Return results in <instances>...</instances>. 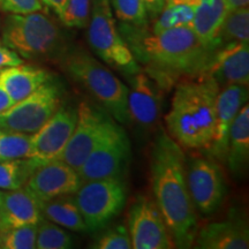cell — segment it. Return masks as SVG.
<instances>
[{
  "label": "cell",
  "mask_w": 249,
  "mask_h": 249,
  "mask_svg": "<svg viewBox=\"0 0 249 249\" xmlns=\"http://www.w3.org/2000/svg\"><path fill=\"white\" fill-rule=\"evenodd\" d=\"M186 180L194 208L202 214L219 209L227 192L219 165L201 156L186 157Z\"/></svg>",
  "instance_id": "cell-10"
},
{
  "label": "cell",
  "mask_w": 249,
  "mask_h": 249,
  "mask_svg": "<svg viewBox=\"0 0 249 249\" xmlns=\"http://www.w3.org/2000/svg\"><path fill=\"white\" fill-rule=\"evenodd\" d=\"M143 4L147 9L148 17L151 18H156L163 11L166 0H143Z\"/></svg>",
  "instance_id": "cell-35"
},
{
  "label": "cell",
  "mask_w": 249,
  "mask_h": 249,
  "mask_svg": "<svg viewBox=\"0 0 249 249\" xmlns=\"http://www.w3.org/2000/svg\"><path fill=\"white\" fill-rule=\"evenodd\" d=\"M40 1H42V4L48 6L50 9H52L60 18L64 13L68 0H40Z\"/></svg>",
  "instance_id": "cell-36"
},
{
  "label": "cell",
  "mask_w": 249,
  "mask_h": 249,
  "mask_svg": "<svg viewBox=\"0 0 249 249\" xmlns=\"http://www.w3.org/2000/svg\"><path fill=\"white\" fill-rule=\"evenodd\" d=\"M20 64H23V59L17 52H14L6 45L0 44V70Z\"/></svg>",
  "instance_id": "cell-34"
},
{
  "label": "cell",
  "mask_w": 249,
  "mask_h": 249,
  "mask_svg": "<svg viewBox=\"0 0 249 249\" xmlns=\"http://www.w3.org/2000/svg\"><path fill=\"white\" fill-rule=\"evenodd\" d=\"M205 73L219 87L229 85L248 86L249 46L248 42L229 43L211 52Z\"/></svg>",
  "instance_id": "cell-15"
},
{
  "label": "cell",
  "mask_w": 249,
  "mask_h": 249,
  "mask_svg": "<svg viewBox=\"0 0 249 249\" xmlns=\"http://www.w3.org/2000/svg\"><path fill=\"white\" fill-rule=\"evenodd\" d=\"M249 160V107L246 103L236 114L230 130L226 160L234 174L244 172Z\"/></svg>",
  "instance_id": "cell-21"
},
{
  "label": "cell",
  "mask_w": 249,
  "mask_h": 249,
  "mask_svg": "<svg viewBox=\"0 0 249 249\" xmlns=\"http://www.w3.org/2000/svg\"><path fill=\"white\" fill-rule=\"evenodd\" d=\"M201 0H166L163 11L155 18L152 31L176 27H191Z\"/></svg>",
  "instance_id": "cell-24"
},
{
  "label": "cell",
  "mask_w": 249,
  "mask_h": 249,
  "mask_svg": "<svg viewBox=\"0 0 249 249\" xmlns=\"http://www.w3.org/2000/svg\"><path fill=\"white\" fill-rule=\"evenodd\" d=\"M194 244L201 249H247L249 231L244 218L233 216L211 223L197 231Z\"/></svg>",
  "instance_id": "cell-18"
},
{
  "label": "cell",
  "mask_w": 249,
  "mask_h": 249,
  "mask_svg": "<svg viewBox=\"0 0 249 249\" xmlns=\"http://www.w3.org/2000/svg\"><path fill=\"white\" fill-rule=\"evenodd\" d=\"M130 156V143L124 130L117 128L90 154L77 170L85 181L107 178H124Z\"/></svg>",
  "instance_id": "cell-12"
},
{
  "label": "cell",
  "mask_w": 249,
  "mask_h": 249,
  "mask_svg": "<svg viewBox=\"0 0 249 249\" xmlns=\"http://www.w3.org/2000/svg\"><path fill=\"white\" fill-rule=\"evenodd\" d=\"M1 39L2 44L21 58L45 59L65 53V40L60 29L39 12L9 15Z\"/></svg>",
  "instance_id": "cell-5"
},
{
  "label": "cell",
  "mask_w": 249,
  "mask_h": 249,
  "mask_svg": "<svg viewBox=\"0 0 249 249\" xmlns=\"http://www.w3.org/2000/svg\"><path fill=\"white\" fill-rule=\"evenodd\" d=\"M73 246L70 233L43 217L37 224L36 248L38 249H67Z\"/></svg>",
  "instance_id": "cell-27"
},
{
  "label": "cell",
  "mask_w": 249,
  "mask_h": 249,
  "mask_svg": "<svg viewBox=\"0 0 249 249\" xmlns=\"http://www.w3.org/2000/svg\"><path fill=\"white\" fill-rule=\"evenodd\" d=\"M77 120L74 132L57 160L80 169L87 157L117 128L118 124L108 113L81 102L76 108Z\"/></svg>",
  "instance_id": "cell-8"
},
{
  "label": "cell",
  "mask_w": 249,
  "mask_h": 249,
  "mask_svg": "<svg viewBox=\"0 0 249 249\" xmlns=\"http://www.w3.org/2000/svg\"><path fill=\"white\" fill-rule=\"evenodd\" d=\"M50 80V74L44 68L31 65H15L0 70V87L17 103Z\"/></svg>",
  "instance_id": "cell-20"
},
{
  "label": "cell",
  "mask_w": 249,
  "mask_h": 249,
  "mask_svg": "<svg viewBox=\"0 0 249 249\" xmlns=\"http://www.w3.org/2000/svg\"><path fill=\"white\" fill-rule=\"evenodd\" d=\"M150 176L155 202L174 247H191L197 233V220L187 187L186 155L163 130L152 145Z\"/></svg>",
  "instance_id": "cell-2"
},
{
  "label": "cell",
  "mask_w": 249,
  "mask_h": 249,
  "mask_svg": "<svg viewBox=\"0 0 249 249\" xmlns=\"http://www.w3.org/2000/svg\"><path fill=\"white\" fill-rule=\"evenodd\" d=\"M61 60L71 79L85 87L114 120L124 124L130 123L128 86L82 49L65 52Z\"/></svg>",
  "instance_id": "cell-4"
},
{
  "label": "cell",
  "mask_w": 249,
  "mask_h": 249,
  "mask_svg": "<svg viewBox=\"0 0 249 249\" xmlns=\"http://www.w3.org/2000/svg\"><path fill=\"white\" fill-rule=\"evenodd\" d=\"M40 0H0V11L9 14H29L42 11Z\"/></svg>",
  "instance_id": "cell-33"
},
{
  "label": "cell",
  "mask_w": 249,
  "mask_h": 249,
  "mask_svg": "<svg viewBox=\"0 0 249 249\" xmlns=\"http://www.w3.org/2000/svg\"><path fill=\"white\" fill-rule=\"evenodd\" d=\"M227 12L235 11V9L248 7L249 0H225Z\"/></svg>",
  "instance_id": "cell-38"
},
{
  "label": "cell",
  "mask_w": 249,
  "mask_h": 249,
  "mask_svg": "<svg viewBox=\"0 0 249 249\" xmlns=\"http://www.w3.org/2000/svg\"><path fill=\"white\" fill-rule=\"evenodd\" d=\"M248 86L229 85L220 87L216 99V130L210 150L220 160H226L230 130L236 114L247 103Z\"/></svg>",
  "instance_id": "cell-16"
},
{
  "label": "cell",
  "mask_w": 249,
  "mask_h": 249,
  "mask_svg": "<svg viewBox=\"0 0 249 249\" xmlns=\"http://www.w3.org/2000/svg\"><path fill=\"white\" fill-rule=\"evenodd\" d=\"M13 104L14 102L12 101L11 97H9L8 93L0 87V114L4 113V112L6 110H8Z\"/></svg>",
  "instance_id": "cell-37"
},
{
  "label": "cell",
  "mask_w": 249,
  "mask_h": 249,
  "mask_svg": "<svg viewBox=\"0 0 249 249\" xmlns=\"http://www.w3.org/2000/svg\"><path fill=\"white\" fill-rule=\"evenodd\" d=\"M31 135L0 129V160L29 158Z\"/></svg>",
  "instance_id": "cell-28"
},
{
  "label": "cell",
  "mask_w": 249,
  "mask_h": 249,
  "mask_svg": "<svg viewBox=\"0 0 249 249\" xmlns=\"http://www.w3.org/2000/svg\"><path fill=\"white\" fill-rule=\"evenodd\" d=\"M74 198L90 232L107 229L119 216L127 202L124 178H107L85 181Z\"/></svg>",
  "instance_id": "cell-7"
},
{
  "label": "cell",
  "mask_w": 249,
  "mask_h": 249,
  "mask_svg": "<svg viewBox=\"0 0 249 249\" xmlns=\"http://www.w3.org/2000/svg\"><path fill=\"white\" fill-rule=\"evenodd\" d=\"M128 233L134 249H169L174 245L155 200L139 196L128 211Z\"/></svg>",
  "instance_id": "cell-11"
},
{
  "label": "cell",
  "mask_w": 249,
  "mask_h": 249,
  "mask_svg": "<svg viewBox=\"0 0 249 249\" xmlns=\"http://www.w3.org/2000/svg\"><path fill=\"white\" fill-rule=\"evenodd\" d=\"M42 216L59 226L73 232H87L79 207L73 195L59 196L48 201H38Z\"/></svg>",
  "instance_id": "cell-22"
},
{
  "label": "cell",
  "mask_w": 249,
  "mask_h": 249,
  "mask_svg": "<svg viewBox=\"0 0 249 249\" xmlns=\"http://www.w3.org/2000/svg\"><path fill=\"white\" fill-rule=\"evenodd\" d=\"M220 87L205 71L176 83L169 113L167 134L182 149H209L216 130V99Z\"/></svg>",
  "instance_id": "cell-3"
},
{
  "label": "cell",
  "mask_w": 249,
  "mask_h": 249,
  "mask_svg": "<svg viewBox=\"0 0 249 249\" xmlns=\"http://www.w3.org/2000/svg\"><path fill=\"white\" fill-rule=\"evenodd\" d=\"M37 224L23 225L0 232V248L34 249L36 248Z\"/></svg>",
  "instance_id": "cell-30"
},
{
  "label": "cell",
  "mask_w": 249,
  "mask_h": 249,
  "mask_svg": "<svg viewBox=\"0 0 249 249\" xmlns=\"http://www.w3.org/2000/svg\"><path fill=\"white\" fill-rule=\"evenodd\" d=\"M60 107V90L49 80L0 114V129L33 135Z\"/></svg>",
  "instance_id": "cell-9"
},
{
  "label": "cell",
  "mask_w": 249,
  "mask_h": 249,
  "mask_svg": "<svg viewBox=\"0 0 249 249\" xmlns=\"http://www.w3.org/2000/svg\"><path fill=\"white\" fill-rule=\"evenodd\" d=\"M88 42L92 51L114 70L132 75L140 65L118 30L110 0H91Z\"/></svg>",
  "instance_id": "cell-6"
},
{
  "label": "cell",
  "mask_w": 249,
  "mask_h": 249,
  "mask_svg": "<svg viewBox=\"0 0 249 249\" xmlns=\"http://www.w3.org/2000/svg\"><path fill=\"white\" fill-rule=\"evenodd\" d=\"M38 201L26 188L15 191L0 189V232L42 219Z\"/></svg>",
  "instance_id": "cell-19"
},
{
  "label": "cell",
  "mask_w": 249,
  "mask_h": 249,
  "mask_svg": "<svg viewBox=\"0 0 249 249\" xmlns=\"http://www.w3.org/2000/svg\"><path fill=\"white\" fill-rule=\"evenodd\" d=\"M91 247L97 249H130L132 241L128 230L123 224L108 227Z\"/></svg>",
  "instance_id": "cell-32"
},
{
  "label": "cell",
  "mask_w": 249,
  "mask_h": 249,
  "mask_svg": "<svg viewBox=\"0 0 249 249\" xmlns=\"http://www.w3.org/2000/svg\"><path fill=\"white\" fill-rule=\"evenodd\" d=\"M77 120L76 108L60 107L40 128L31 135L30 158L45 163L57 160L70 141Z\"/></svg>",
  "instance_id": "cell-14"
},
{
  "label": "cell",
  "mask_w": 249,
  "mask_h": 249,
  "mask_svg": "<svg viewBox=\"0 0 249 249\" xmlns=\"http://www.w3.org/2000/svg\"><path fill=\"white\" fill-rule=\"evenodd\" d=\"M161 88L145 71L132 74L128 87V113L130 120L148 128L157 123L160 113Z\"/></svg>",
  "instance_id": "cell-17"
},
{
  "label": "cell",
  "mask_w": 249,
  "mask_h": 249,
  "mask_svg": "<svg viewBox=\"0 0 249 249\" xmlns=\"http://www.w3.org/2000/svg\"><path fill=\"white\" fill-rule=\"evenodd\" d=\"M111 7L121 23L133 27H145L148 13L143 0H111Z\"/></svg>",
  "instance_id": "cell-29"
},
{
  "label": "cell",
  "mask_w": 249,
  "mask_h": 249,
  "mask_svg": "<svg viewBox=\"0 0 249 249\" xmlns=\"http://www.w3.org/2000/svg\"><path fill=\"white\" fill-rule=\"evenodd\" d=\"M79 172L59 160L42 163L34 171L24 188L37 201H48L65 195H74L82 186Z\"/></svg>",
  "instance_id": "cell-13"
},
{
  "label": "cell",
  "mask_w": 249,
  "mask_h": 249,
  "mask_svg": "<svg viewBox=\"0 0 249 249\" xmlns=\"http://www.w3.org/2000/svg\"><path fill=\"white\" fill-rule=\"evenodd\" d=\"M249 42V9L248 7L227 12L225 18L214 37L213 50L229 43Z\"/></svg>",
  "instance_id": "cell-25"
},
{
  "label": "cell",
  "mask_w": 249,
  "mask_h": 249,
  "mask_svg": "<svg viewBox=\"0 0 249 249\" xmlns=\"http://www.w3.org/2000/svg\"><path fill=\"white\" fill-rule=\"evenodd\" d=\"M120 33L136 61L147 67L145 73L161 89L182 77L204 71L213 52L196 36L192 27H176L154 33L147 26L121 23Z\"/></svg>",
  "instance_id": "cell-1"
},
{
  "label": "cell",
  "mask_w": 249,
  "mask_h": 249,
  "mask_svg": "<svg viewBox=\"0 0 249 249\" xmlns=\"http://www.w3.org/2000/svg\"><path fill=\"white\" fill-rule=\"evenodd\" d=\"M42 161L35 158L0 160V189L15 191L26 186L28 179Z\"/></svg>",
  "instance_id": "cell-26"
},
{
  "label": "cell",
  "mask_w": 249,
  "mask_h": 249,
  "mask_svg": "<svg viewBox=\"0 0 249 249\" xmlns=\"http://www.w3.org/2000/svg\"><path fill=\"white\" fill-rule=\"evenodd\" d=\"M226 14L225 0H201L196 9L191 27L201 42L211 50L217 31Z\"/></svg>",
  "instance_id": "cell-23"
},
{
  "label": "cell",
  "mask_w": 249,
  "mask_h": 249,
  "mask_svg": "<svg viewBox=\"0 0 249 249\" xmlns=\"http://www.w3.org/2000/svg\"><path fill=\"white\" fill-rule=\"evenodd\" d=\"M90 6L91 0H68L64 13L59 18L66 27L85 28L89 21Z\"/></svg>",
  "instance_id": "cell-31"
}]
</instances>
